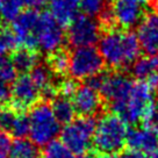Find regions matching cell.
I'll list each match as a JSON object with an SVG mask.
<instances>
[{
	"mask_svg": "<svg viewBox=\"0 0 158 158\" xmlns=\"http://www.w3.org/2000/svg\"><path fill=\"white\" fill-rule=\"evenodd\" d=\"M98 44L105 64L112 69H123L131 65L142 50L136 34L129 30L109 29L100 36Z\"/></svg>",
	"mask_w": 158,
	"mask_h": 158,
	"instance_id": "6da1fadb",
	"label": "cell"
},
{
	"mask_svg": "<svg viewBox=\"0 0 158 158\" xmlns=\"http://www.w3.org/2000/svg\"><path fill=\"white\" fill-rule=\"evenodd\" d=\"M128 123L115 113H107L97 122L93 136L94 149L99 153L115 155L127 144Z\"/></svg>",
	"mask_w": 158,
	"mask_h": 158,
	"instance_id": "7a4b0ae2",
	"label": "cell"
},
{
	"mask_svg": "<svg viewBox=\"0 0 158 158\" xmlns=\"http://www.w3.org/2000/svg\"><path fill=\"white\" fill-rule=\"evenodd\" d=\"M155 102L152 89L145 81H138L134 83L133 89L124 101L109 107L112 113L122 118L127 123L135 124L142 120L144 113Z\"/></svg>",
	"mask_w": 158,
	"mask_h": 158,
	"instance_id": "3957f363",
	"label": "cell"
},
{
	"mask_svg": "<svg viewBox=\"0 0 158 158\" xmlns=\"http://www.w3.org/2000/svg\"><path fill=\"white\" fill-rule=\"evenodd\" d=\"M29 137L35 145L44 147L60 134V123L55 118L48 101H41L33 106L29 113Z\"/></svg>",
	"mask_w": 158,
	"mask_h": 158,
	"instance_id": "277c9868",
	"label": "cell"
},
{
	"mask_svg": "<svg viewBox=\"0 0 158 158\" xmlns=\"http://www.w3.org/2000/svg\"><path fill=\"white\" fill-rule=\"evenodd\" d=\"M95 127L97 122L94 118L80 116L65 124L64 128L60 130V141L73 155H85L93 144Z\"/></svg>",
	"mask_w": 158,
	"mask_h": 158,
	"instance_id": "5b68a950",
	"label": "cell"
},
{
	"mask_svg": "<svg viewBox=\"0 0 158 158\" xmlns=\"http://www.w3.org/2000/svg\"><path fill=\"white\" fill-rule=\"evenodd\" d=\"M104 66V59L94 47L74 48L70 55L69 73L76 80H86L98 76L102 72Z\"/></svg>",
	"mask_w": 158,
	"mask_h": 158,
	"instance_id": "8992f818",
	"label": "cell"
},
{
	"mask_svg": "<svg viewBox=\"0 0 158 158\" xmlns=\"http://www.w3.org/2000/svg\"><path fill=\"white\" fill-rule=\"evenodd\" d=\"M64 41L65 33L63 26L49 12L41 13L36 29L37 48H40L47 55H49L62 49Z\"/></svg>",
	"mask_w": 158,
	"mask_h": 158,
	"instance_id": "52a82bcc",
	"label": "cell"
},
{
	"mask_svg": "<svg viewBox=\"0 0 158 158\" xmlns=\"http://www.w3.org/2000/svg\"><path fill=\"white\" fill-rule=\"evenodd\" d=\"M101 36L100 23L89 15H78L69 25L68 41L73 48L93 47Z\"/></svg>",
	"mask_w": 158,
	"mask_h": 158,
	"instance_id": "ba28073f",
	"label": "cell"
},
{
	"mask_svg": "<svg viewBox=\"0 0 158 158\" xmlns=\"http://www.w3.org/2000/svg\"><path fill=\"white\" fill-rule=\"evenodd\" d=\"M12 98L8 106L16 113H26L27 109L39 102L40 89L33 83L29 76L21 74L13 81L10 87Z\"/></svg>",
	"mask_w": 158,
	"mask_h": 158,
	"instance_id": "9c48e42d",
	"label": "cell"
},
{
	"mask_svg": "<svg viewBox=\"0 0 158 158\" xmlns=\"http://www.w3.org/2000/svg\"><path fill=\"white\" fill-rule=\"evenodd\" d=\"M134 83L127 74L113 72L102 76L99 93L109 104V106L124 101L133 89Z\"/></svg>",
	"mask_w": 158,
	"mask_h": 158,
	"instance_id": "30bf717a",
	"label": "cell"
},
{
	"mask_svg": "<svg viewBox=\"0 0 158 158\" xmlns=\"http://www.w3.org/2000/svg\"><path fill=\"white\" fill-rule=\"evenodd\" d=\"M40 15L41 13L39 10H26L25 12H21L13 21L12 30L21 47L36 50V29L39 25Z\"/></svg>",
	"mask_w": 158,
	"mask_h": 158,
	"instance_id": "8fae6325",
	"label": "cell"
},
{
	"mask_svg": "<svg viewBox=\"0 0 158 158\" xmlns=\"http://www.w3.org/2000/svg\"><path fill=\"white\" fill-rule=\"evenodd\" d=\"M115 23L124 29L138 26L143 19V5L136 0H114L110 7Z\"/></svg>",
	"mask_w": 158,
	"mask_h": 158,
	"instance_id": "7c38bea8",
	"label": "cell"
},
{
	"mask_svg": "<svg viewBox=\"0 0 158 158\" xmlns=\"http://www.w3.org/2000/svg\"><path fill=\"white\" fill-rule=\"evenodd\" d=\"M136 36L145 55H158V13L151 12L143 16L137 26Z\"/></svg>",
	"mask_w": 158,
	"mask_h": 158,
	"instance_id": "4fadbf2b",
	"label": "cell"
},
{
	"mask_svg": "<svg viewBox=\"0 0 158 158\" xmlns=\"http://www.w3.org/2000/svg\"><path fill=\"white\" fill-rule=\"evenodd\" d=\"M76 113L80 116H92L101 108V95L98 89H93L87 84L78 86L72 97Z\"/></svg>",
	"mask_w": 158,
	"mask_h": 158,
	"instance_id": "5bb4252c",
	"label": "cell"
},
{
	"mask_svg": "<svg viewBox=\"0 0 158 158\" xmlns=\"http://www.w3.org/2000/svg\"><path fill=\"white\" fill-rule=\"evenodd\" d=\"M127 145L128 148L139 150L145 155L152 152L158 149V130L144 126L142 128L129 129Z\"/></svg>",
	"mask_w": 158,
	"mask_h": 158,
	"instance_id": "9a60e30c",
	"label": "cell"
},
{
	"mask_svg": "<svg viewBox=\"0 0 158 158\" xmlns=\"http://www.w3.org/2000/svg\"><path fill=\"white\" fill-rule=\"evenodd\" d=\"M49 10L50 14L64 27L78 16L80 0H49Z\"/></svg>",
	"mask_w": 158,
	"mask_h": 158,
	"instance_id": "2e32d148",
	"label": "cell"
},
{
	"mask_svg": "<svg viewBox=\"0 0 158 158\" xmlns=\"http://www.w3.org/2000/svg\"><path fill=\"white\" fill-rule=\"evenodd\" d=\"M10 60L14 65L16 72L26 74L27 72H30L39 64V54L35 49L20 47L14 50Z\"/></svg>",
	"mask_w": 158,
	"mask_h": 158,
	"instance_id": "e0dca14e",
	"label": "cell"
},
{
	"mask_svg": "<svg viewBox=\"0 0 158 158\" xmlns=\"http://www.w3.org/2000/svg\"><path fill=\"white\" fill-rule=\"evenodd\" d=\"M158 72V56L144 55L139 56L131 64V73L139 80H147L153 73Z\"/></svg>",
	"mask_w": 158,
	"mask_h": 158,
	"instance_id": "ac0fdd59",
	"label": "cell"
},
{
	"mask_svg": "<svg viewBox=\"0 0 158 158\" xmlns=\"http://www.w3.org/2000/svg\"><path fill=\"white\" fill-rule=\"evenodd\" d=\"M51 109L55 118H57L60 124H68L74 120L76 109H74L73 102L70 98L57 95L55 99L51 100Z\"/></svg>",
	"mask_w": 158,
	"mask_h": 158,
	"instance_id": "d6986e66",
	"label": "cell"
},
{
	"mask_svg": "<svg viewBox=\"0 0 158 158\" xmlns=\"http://www.w3.org/2000/svg\"><path fill=\"white\" fill-rule=\"evenodd\" d=\"M8 158H41V153L30 139L16 138L12 143Z\"/></svg>",
	"mask_w": 158,
	"mask_h": 158,
	"instance_id": "ffe728a7",
	"label": "cell"
},
{
	"mask_svg": "<svg viewBox=\"0 0 158 158\" xmlns=\"http://www.w3.org/2000/svg\"><path fill=\"white\" fill-rule=\"evenodd\" d=\"M47 63L45 65L49 70L58 76H65L69 72L70 56L66 50L59 49L55 52L47 55Z\"/></svg>",
	"mask_w": 158,
	"mask_h": 158,
	"instance_id": "44dd1931",
	"label": "cell"
},
{
	"mask_svg": "<svg viewBox=\"0 0 158 158\" xmlns=\"http://www.w3.org/2000/svg\"><path fill=\"white\" fill-rule=\"evenodd\" d=\"M42 158H74L70 149L59 139H52L44 145Z\"/></svg>",
	"mask_w": 158,
	"mask_h": 158,
	"instance_id": "7402d4cb",
	"label": "cell"
},
{
	"mask_svg": "<svg viewBox=\"0 0 158 158\" xmlns=\"http://www.w3.org/2000/svg\"><path fill=\"white\" fill-rule=\"evenodd\" d=\"M29 77L33 80V83L36 85V87L40 89V92L44 87L54 83L52 81V72L50 71L47 65L37 64L30 71Z\"/></svg>",
	"mask_w": 158,
	"mask_h": 158,
	"instance_id": "603a6c76",
	"label": "cell"
},
{
	"mask_svg": "<svg viewBox=\"0 0 158 158\" xmlns=\"http://www.w3.org/2000/svg\"><path fill=\"white\" fill-rule=\"evenodd\" d=\"M19 47L12 29L4 28L0 30V57H5L10 51H14Z\"/></svg>",
	"mask_w": 158,
	"mask_h": 158,
	"instance_id": "cb8c5ba5",
	"label": "cell"
},
{
	"mask_svg": "<svg viewBox=\"0 0 158 158\" xmlns=\"http://www.w3.org/2000/svg\"><path fill=\"white\" fill-rule=\"evenodd\" d=\"M29 115L26 113H18L10 134L14 138H26L27 135H29Z\"/></svg>",
	"mask_w": 158,
	"mask_h": 158,
	"instance_id": "d4e9b609",
	"label": "cell"
},
{
	"mask_svg": "<svg viewBox=\"0 0 158 158\" xmlns=\"http://www.w3.org/2000/svg\"><path fill=\"white\" fill-rule=\"evenodd\" d=\"M16 79V70L10 58L0 57V81L10 84Z\"/></svg>",
	"mask_w": 158,
	"mask_h": 158,
	"instance_id": "484cf974",
	"label": "cell"
},
{
	"mask_svg": "<svg viewBox=\"0 0 158 158\" xmlns=\"http://www.w3.org/2000/svg\"><path fill=\"white\" fill-rule=\"evenodd\" d=\"M16 114L8 105L0 107V130H2V133H10Z\"/></svg>",
	"mask_w": 158,
	"mask_h": 158,
	"instance_id": "4316f807",
	"label": "cell"
},
{
	"mask_svg": "<svg viewBox=\"0 0 158 158\" xmlns=\"http://www.w3.org/2000/svg\"><path fill=\"white\" fill-rule=\"evenodd\" d=\"M21 7H20L14 0H2V6L0 10V15L2 20H5L7 22L14 21L18 15L21 13Z\"/></svg>",
	"mask_w": 158,
	"mask_h": 158,
	"instance_id": "83f0119b",
	"label": "cell"
},
{
	"mask_svg": "<svg viewBox=\"0 0 158 158\" xmlns=\"http://www.w3.org/2000/svg\"><path fill=\"white\" fill-rule=\"evenodd\" d=\"M105 0H80V10L84 12L85 15L92 18L101 14V12L105 10Z\"/></svg>",
	"mask_w": 158,
	"mask_h": 158,
	"instance_id": "f1b7e54d",
	"label": "cell"
},
{
	"mask_svg": "<svg viewBox=\"0 0 158 158\" xmlns=\"http://www.w3.org/2000/svg\"><path fill=\"white\" fill-rule=\"evenodd\" d=\"M141 121L144 127L158 130V105L156 102L149 107V109L144 113Z\"/></svg>",
	"mask_w": 158,
	"mask_h": 158,
	"instance_id": "f546056e",
	"label": "cell"
},
{
	"mask_svg": "<svg viewBox=\"0 0 158 158\" xmlns=\"http://www.w3.org/2000/svg\"><path fill=\"white\" fill-rule=\"evenodd\" d=\"M78 89V85L76 79L70 78V79H64L60 83L57 84V91H58V95H63L66 98H72L73 94L76 93V91Z\"/></svg>",
	"mask_w": 158,
	"mask_h": 158,
	"instance_id": "4dcf8cb0",
	"label": "cell"
},
{
	"mask_svg": "<svg viewBox=\"0 0 158 158\" xmlns=\"http://www.w3.org/2000/svg\"><path fill=\"white\" fill-rule=\"evenodd\" d=\"M15 2L21 7L26 10H36L39 7H42L45 5L49 0H14Z\"/></svg>",
	"mask_w": 158,
	"mask_h": 158,
	"instance_id": "1f68e13d",
	"label": "cell"
},
{
	"mask_svg": "<svg viewBox=\"0 0 158 158\" xmlns=\"http://www.w3.org/2000/svg\"><path fill=\"white\" fill-rule=\"evenodd\" d=\"M10 98H12V91H10V84L0 81V107L7 106L10 104Z\"/></svg>",
	"mask_w": 158,
	"mask_h": 158,
	"instance_id": "d6a6232c",
	"label": "cell"
},
{
	"mask_svg": "<svg viewBox=\"0 0 158 158\" xmlns=\"http://www.w3.org/2000/svg\"><path fill=\"white\" fill-rule=\"evenodd\" d=\"M118 158H145V153L139 150H136V149L128 148L121 151Z\"/></svg>",
	"mask_w": 158,
	"mask_h": 158,
	"instance_id": "836d02e7",
	"label": "cell"
},
{
	"mask_svg": "<svg viewBox=\"0 0 158 158\" xmlns=\"http://www.w3.org/2000/svg\"><path fill=\"white\" fill-rule=\"evenodd\" d=\"M99 16H100V23L104 26V27H112V25L115 22L113 18V14H112V12H110V8H109V10H106V8H105Z\"/></svg>",
	"mask_w": 158,
	"mask_h": 158,
	"instance_id": "e575fe53",
	"label": "cell"
},
{
	"mask_svg": "<svg viewBox=\"0 0 158 158\" xmlns=\"http://www.w3.org/2000/svg\"><path fill=\"white\" fill-rule=\"evenodd\" d=\"M144 81L147 83V85L152 89L153 92L158 91V72L153 73L152 76H150V77H149L147 80H144Z\"/></svg>",
	"mask_w": 158,
	"mask_h": 158,
	"instance_id": "d590c367",
	"label": "cell"
},
{
	"mask_svg": "<svg viewBox=\"0 0 158 158\" xmlns=\"http://www.w3.org/2000/svg\"><path fill=\"white\" fill-rule=\"evenodd\" d=\"M145 158H158V149L155 150V151H152V152L147 153V155H145Z\"/></svg>",
	"mask_w": 158,
	"mask_h": 158,
	"instance_id": "8d00e7d4",
	"label": "cell"
},
{
	"mask_svg": "<svg viewBox=\"0 0 158 158\" xmlns=\"http://www.w3.org/2000/svg\"><path fill=\"white\" fill-rule=\"evenodd\" d=\"M98 158H116L114 155H108V153H100Z\"/></svg>",
	"mask_w": 158,
	"mask_h": 158,
	"instance_id": "74e56055",
	"label": "cell"
},
{
	"mask_svg": "<svg viewBox=\"0 0 158 158\" xmlns=\"http://www.w3.org/2000/svg\"><path fill=\"white\" fill-rule=\"evenodd\" d=\"M136 1H138L141 5H147V4H149L151 0H136Z\"/></svg>",
	"mask_w": 158,
	"mask_h": 158,
	"instance_id": "f35d334b",
	"label": "cell"
},
{
	"mask_svg": "<svg viewBox=\"0 0 158 158\" xmlns=\"http://www.w3.org/2000/svg\"><path fill=\"white\" fill-rule=\"evenodd\" d=\"M78 158H95V157H94V156H92V155H87V153H85V155L79 156Z\"/></svg>",
	"mask_w": 158,
	"mask_h": 158,
	"instance_id": "ab89813d",
	"label": "cell"
},
{
	"mask_svg": "<svg viewBox=\"0 0 158 158\" xmlns=\"http://www.w3.org/2000/svg\"><path fill=\"white\" fill-rule=\"evenodd\" d=\"M1 6H2V0H0V10H1Z\"/></svg>",
	"mask_w": 158,
	"mask_h": 158,
	"instance_id": "60d3db41",
	"label": "cell"
},
{
	"mask_svg": "<svg viewBox=\"0 0 158 158\" xmlns=\"http://www.w3.org/2000/svg\"><path fill=\"white\" fill-rule=\"evenodd\" d=\"M0 158H8V157H0Z\"/></svg>",
	"mask_w": 158,
	"mask_h": 158,
	"instance_id": "b9f144b4",
	"label": "cell"
}]
</instances>
